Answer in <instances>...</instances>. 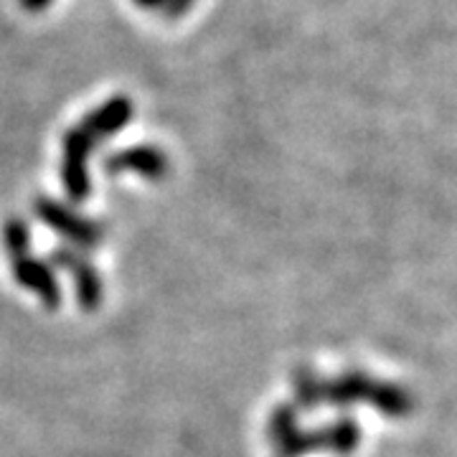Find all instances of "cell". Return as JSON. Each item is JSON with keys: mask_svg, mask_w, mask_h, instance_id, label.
<instances>
[{"mask_svg": "<svg viewBox=\"0 0 457 457\" xmlns=\"http://www.w3.org/2000/svg\"><path fill=\"white\" fill-rule=\"evenodd\" d=\"M97 145L95 137L84 130L82 125H74L64 137V161H62V180L66 194L74 201H84L89 196V173L87 161L92 155V147Z\"/></svg>", "mask_w": 457, "mask_h": 457, "instance_id": "obj_2", "label": "cell"}, {"mask_svg": "<svg viewBox=\"0 0 457 457\" xmlns=\"http://www.w3.org/2000/svg\"><path fill=\"white\" fill-rule=\"evenodd\" d=\"M54 0H18V5L26 11V13H44Z\"/></svg>", "mask_w": 457, "mask_h": 457, "instance_id": "obj_11", "label": "cell"}, {"mask_svg": "<svg viewBox=\"0 0 457 457\" xmlns=\"http://www.w3.org/2000/svg\"><path fill=\"white\" fill-rule=\"evenodd\" d=\"M16 278L18 282H23L26 287H31L38 293V297L49 305V308H56L59 305V285L56 279L46 270V264H41L38 260H31L29 252L16 257Z\"/></svg>", "mask_w": 457, "mask_h": 457, "instance_id": "obj_6", "label": "cell"}, {"mask_svg": "<svg viewBox=\"0 0 457 457\" xmlns=\"http://www.w3.org/2000/svg\"><path fill=\"white\" fill-rule=\"evenodd\" d=\"M130 120H132L130 99L112 97V99H107L104 104H99L97 110H92V112L87 114L79 125H82L84 130L95 137V143H99V140H107V137L117 135V132L122 130Z\"/></svg>", "mask_w": 457, "mask_h": 457, "instance_id": "obj_5", "label": "cell"}, {"mask_svg": "<svg viewBox=\"0 0 457 457\" xmlns=\"http://www.w3.org/2000/svg\"><path fill=\"white\" fill-rule=\"evenodd\" d=\"M323 437H326V447H330L333 453L351 455L359 447L361 432L351 420H341V422H336V425L330 427L328 432H323Z\"/></svg>", "mask_w": 457, "mask_h": 457, "instance_id": "obj_8", "label": "cell"}, {"mask_svg": "<svg viewBox=\"0 0 457 457\" xmlns=\"http://www.w3.org/2000/svg\"><path fill=\"white\" fill-rule=\"evenodd\" d=\"M107 170L112 176L135 173L147 180H161L168 170V158L163 150L153 145H132L107 158Z\"/></svg>", "mask_w": 457, "mask_h": 457, "instance_id": "obj_3", "label": "cell"}, {"mask_svg": "<svg viewBox=\"0 0 457 457\" xmlns=\"http://www.w3.org/2000/svg\"><path fill=\"white\" fill-rule=\"evenodd\" d=\"M165 0H135V5L137 8H143V11H161L163 8Z\"/></svg>", "mask_w": 457, "mask_h": 457, "instance_id": "obj_12", "label": "cell"}, {"mask_svg": "<svg viewBox=\"0 0 457 457\" xmlns=\"http://www.w3.org/2000/svg\"><path fill=\"white\" fill-rule=\"evenodd\" d=\"M36 212H38V216H41L49 227H54L56 231H62L69 239H74L77 245H97L99 228L95 227L92 221L79 219L77 213H71L69 209H64V206H59V204H54L49 198H44V201L36 204Z\"/></svg>", "mask_w": 457, "mask_h": 457, "instance_id": "obj_4", "label": "cell"}, {"mask_svg": "<svg viewBox=\"0 0 457 457\" xmlns=\"http://www.w3.org/2000/svg\"><path fill=\"white\" fill-rule=\"evenodd\" d=\"M5 242H8V249L13 252V257L26 254V249H29V227L23 221H11L5 227Z\"/></svg>", "mask_w": 457, "mask_h": 457, "instance_id": "obj_9", "label": "cell"}, {"mask_svg": "<svg viewBox=\"0 0 457 457\" xmlns=\"http://www.w3.org/2000/svg\"><path fill=\"white\" fill-rule=\"evenodd\" d=\"M56 254V262L69 267L74 272V282H77V290H79V300H82L87 308H95L99 303V293H102V285H99V278L95 275V270L87 264V262L79 257V254H71L66 249H59L54 252Z\"/></svg>", "mask_w": 457, "mask_h": 457, "instance_id": "obj_7", "label": "cell"}, {"mask_svg": "<svg viewBox=\"0 0 457 457\" xmlns=\"http://www.w3.org/2000/svg\"><path fill=\"white\" fill-rule=\"evenodd\" d=\"M320 402H330L338 407L369 402L371 407L389 414L394 420L407 417L411 411V399H409L407 392H402L399 386L386 384V381H376L366 374H348L323 384L320 386Z\"/></svg>", "mask_w": 457, "mask_h": 457, "instance_id": "obj_1", "label": "cell"}, {"mask_svg": "<svg viewBox=\"0 0 457 457\" xmlns=\"http://www.w3.org/2000/svg\"><path fill=\"white\" fill-rule=\"evenodd\" d=\"M196 0H165L161 13H163L168 21H176V18H183L191 8H194Z\"/></svg>", "mask_w": 457, "mask_h": 457, "instance_id": "obj_10", "label": "cell"}]
</instances>
